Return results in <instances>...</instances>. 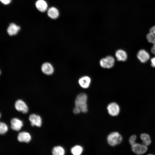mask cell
Listing matches in <instances>:
<instances>
[{
  "mask_svg": "<svg viewBox=\"0 0 155 155\" xmlns=\"http://www.w3.org/2000/svg\"><path fill=\"white\" fill-rule=\"evenodd\" d=\"M87 96L84 93H81L79 94L76 97L75 104V106L79 108L81 112L85 113L88 111Z\"/></svg>",
  "mask_w": 155,
  "mask_h": 155,
  "instance_id": "6da1fadb",
  "label": "cell"
},
{
  "mask_svg": "<svg viewBox=\"0 0 155 155\" xmlns=\"http://www.w3.org/2000/svg\"><path fill=\"white\" fill-rule=\"evenodd\" d=\"M121 135L117 132L110 133L108 136L107 140L108 144L112 146H115L120 144L122 142Z\"/></svg>",
  "mask_w": 155,
  "mask_h": 155,
  "instance_id": "7a4b0ae2",
  "label": "cell"
},
{
  "mask_svg": "<svg viewBox=\"0 0 155 155\" xmlns=\"http://www.w3.org/2000/svg\"><path fill=\"white\" fill-rule=\"evenodd\" d=\"M115 62V60L113 57L108 56L101 59L100 61V64L102 68H110L113 66Z\"/></svg>",
  "mask_w": 155,
  "mask_h": 155,
  "instance_id": "3957f363",
  "label": "cell"
},
{
  "mask_svg": "<svg viewBox=\"0 0 155 155\" xmlns=\"http://www.w3.org/2000/svg\"><path fill=\"white\" fill-rule=\"evenodd\" d=\"M107 109L109 114L113 116L117 115L120 110L119 105L115 102L110 103L107 106Z\"/></svg>",
  "mask_w": 155,
  "mask_h": 155,
  "instance_id": "277c9868",
  "label": "cell"
},
{
  "mask_svg": "<svg viewBox=\"0 0 155 155\" xmlns=\"http://www.w3.org/2000/svg\"><path fill=\"white\" fill-rule=\"evenodd\" d=\"M132 151L137 155H140L144 153L147 150V146L138 143H135L131 146Z\"/></svg>",
  "mask_w": 155,
  "mask_h": 155,
  "instance_id": "5b68a950",
  "label": "cell"
},
{
  "mask_svg": "<svg viewBox=\"0 0 155 155\" xmlns=\"http://www.w3.org/2000/svg\"><path fill=\"white\" fill-rule=\"evenodd\" d=\"M17 139L20 142L28 143L31 140V136L30 134L27 132H21L18 134Z\"/></svg>",
  "mask_w": 155,
  "mask_h": 155,
  "instance_id": "8992f818",
  "label": "cell"
},
{
  "mask_svg": "<svg viewBox=\"0 0 155 155\" xmlns=\"http://www.w3.org/2000/svg\"><path fill=\"white\" fill-rule=\"evenodd\" d=\"M16 109L18 111H21L23 113H27L28 110V107L24 101L21 100H17L15 104Z\"/></svg>",
  "mask_w": 155,
  "mask_h": 155,
  "instance_id": "52a82bcc",
  "label": "cell"
},
{
  "mask_svg": "<svg viewBox=\"0 0 155 155\" xmlns=\"http://www.w3.org/2000/svg\"><path fill=\"white\" fill-rule=\"evenodd\" d=\"M29 120L31 125L40 127L42 124V120L40 117L35 114H32L29 117Z\"/></svg>",
  "mask_w": 155,
  "mask_h": 155,
  "instance_id": "ba28073f",
  "label": "cell"
},
{
  "mask_svg": "<svg viewBox=\"0 0 155 155\" xmlns=\"http://www.w3.org/2000/svg\"><path fill=\"white\" fill-rule=\"evenodd\" d=\"M41 70L44 73L48 75L52 74L54 71L53 67L51 63L48 62H45L42 64Z\"/></svg>",
  "mask_w": 155,
  "mask_h": 155,
  "instance_id": "9c48e42d",
  "label": "cell"
},
{
  "mask_svg": "<svg viewBox=\"0 0 155 155\" xmlns=\"http://www.w3.org/2000/svg\"><path fill=\"white\" fill-rule=\"evenodd\" d=\"M11 127L13 130L18 131L23 125L22 121L17 118H14L11 121Z\"/></svg>",
  "mask_w": 155,
  "mask_h": 155,
  "instance_id": "30bf717a",
  "label": "cell"
},
{
  "mask_svg": "<svg viewBox=\"0 0 155 155\" xmlns=\"http://www.w3.org/2000/svg\"><path fill=\"white\" fill-rule=\"evenodd\" d=\"M90 78L87 76H84L80 78L78 80V83L80 86L84 88H87L90 86L91 83Z\"/></svg>",
  "mask_w": 155,
  "mask_h": 155,
  "instance_id": "8fae6325",
  "label": "cell"
},
{
  "mask_svg": "<svg viewBox=\"0 0 155 155\" xmlns=\"http://www.w3.org/2000/svg\"><path fill=\"white\" fill-rule=\"evenodd\" d=\"M137 56L141 62L143 63L146 62L150 58V55L148 52L143 49L139 51Z\"/></svg>",
  "mask_w": 155,
  "mask_h": 155,
  "instance_id": "7c38bea8",
  "label": "cell"
},
{
  "mask_svg": "<svg viewBox=\"0 0 155 155\" xmlns=\"http://www.w3.org/2000/svg\"><path fill=\"white\" fill-rule=\"evenodd\" d=\"M20 29V27L14 23H11L8 27L7 32L10 36L16 34Z\"/></svg>",
  "mask_w": 155,
  "mask_h": 155,
  "instance_id": "4fadbf2b",
  "label": "cell"
},
{
  "mask_svg": "<svg viewBox=\"0 0 155 155\" xmlns=\"http://www.w3.org/2000/svg\"><path fill=\"white\" fill-rule=\"evenodd\" d=\"M35 5L37 9L42 12L45 11L48 7L46 2L44 0H38L36 2Z\"/></svg>",
  "mask_w": 155,
  "mask_h": 155,
  "instance_id": "5bb4252c",
  "label": "cell"
},
{
  "mask_svg": "<svg viewBox=\"0 0 155 155\" xmlns=\"http://www.w3.org/2000/svg\"><path fill=\"white\" fill-rule=\"evenodd\" d=\"M115 55L117 60L119 61H125L127 58L126 52L122 49L117 50L115 53Z\"/></svg>",
  "mask_w": 155,
  "mask_h": 155,
  "instance_id": "9a60e30c",
  "label": "cell"
},
{
  "mask_svg": "<svg viewBox=\"0 0 155 155\" xmlns=\"http://www.w3.org/2000/svg\"><path fill=\"white\" fill-rule=\"evenodd\" d=\"M48 16L53 19H56L59 16V11L56 8L52 7L50 8L47 11Z\"/></svg>",
  "mask_w": 155,
  "mask_h": 155,
  "instance_id": "2e32d148",
  "label": "cell"
},
{
  "mask_svg": "<svg viewBox=\"0 0 155 155\" xmlns=\"http://www.w3.org/2000/svg\"><path fill=\"white\" fill-rule=\"evenodd\" d=\"M51 154L52 155H65V150L61 146H55L51 150Z\"/></svg>",
  "mask_w": 155,
  "mask_h": 155,
  "instance_id": "e0dca14e",
  "label": "cell"
},
{
  "mask_svg": "<svg viewBox=\"0 0 155 155\" xmlns=\"http://www.w3.org/2000/svg\"><path fill=\"white\" fill-rule=\"evenodd\" d=\"M147 38L149 42L155 44V25L150 29L149 33L147 35Z\"/></svg>",
  "mask_w": 155,
  "mask_h": 155,
  "instance_id": "ac0fdd59",
  "label": "cell"
},
{
  "mask_svg": "<svg viewBox=\"0 0 155 155\" xmlns=\"http://www.w3.org/2000/svg\"><path fill=\"white\" fill-rule=\"evenodd\" d=\"M140 138L144 145L148 146L150 144L151 142L150 137L148 134L142 133L140 135Z\"/></svg>",
  "mask_w": 155,
  "mask_h": 155,
  "instance_id": "d6986e66",
  "label": "cell"
},
{
  "mask_svg": "<svg viewBox=\"0 0 155 155\" xmlns=\"http://www.w3.org/2000/svg\"><path fill=\"white\" fill-rule=\"evenodd\" d=\"M83 150L82 147L79 145H76L71 148V152L73 155H80Z\"/></svg>",
  "mask_w": 155,
  "mask_h": 155,
  "instance_id": "ffe728a7",
  "label": "cell"
},
{
  "mask_svg": "<svg viewBox=\"0 0 155 155\" xmlns=\"http://www.w3.org/2000/svg\"><path fill=\"white\" fill-rule=\"evenodd\" d=\"M8 128L7 125L3 122L0 123V133L1 135L5 133L8 131Z\"/></svg>",
  "mask_w": 155,
  "mask_h": 155,
  "instance_id": "44dd1931",
  "label": "cell"
},
{
  "mask_svg": "<svg viewBox=\"0 0 155 155\" xmlns=\"http://www.w3.org/2000/svg\"><path fill=\"white\" fill-rule=\"evenodd\" d=\"M136 139V136L135 135L131 136L129 139V142L130 144L132 146L136 143L135 141Z\"/></svg>",
  "mask_w": 155,
  "mask_h": 155,
  "instance_id": "7402d4cb",
  "label": "cell"
},
{
  "mask_svg": "<svg viewBox=\"0 0 155 155\" xmlns=\"http://www.w3.org/2000/svg\"><path fill=\"white\" fill-rule=\"evenodd\" d=\"M81 112L80 109L78 107L75 106L73 110V112L75 114H78Z\"/></svg>",
  "mask_w": 155,
  "mask_h": 155,
  "instance_id": "603a6c76",
  "label": "cell"
},
{
  "mask_svg": "<svg viewBox=\"0 0 155 155\" xmlns=\"http://www.w3.org/2000/svg\"><path fill=\"white\" fill-rule=\"evenodd\" d=\"M1 2L5 5L9 4L11 2V0H0Z\"/></svg>",
  "mask_w": 155,
  "mask_h": 155,
  "instance_id": "cb8c5ba5",
  "label": "cell"
},
{
  "mask_svg": "<svg viewBox=\"0 0 155 155\" xmlns=\"http://www.w3.org/2000/svg\"><path fill=\"white\" fill-rule=\"evenodd\" d=\"M151 62L152 66L155 67V57H154L151 59Z\"/></svg>",
  "mask_w": 155,
  "mask_h": 155,
  "instance_id": "d4e9b609",
  "label": "cell"
},
{
  "mask_svg": "<svg viewBox=\"0 0 155 155\" xmlns=\"http://www.w3.org/2000/svg\"><path fill=\"white\" fill-rule=\"evenodd\" d=\"M151 52L155 55V44H153V46L151 49Z\"/></svg>",
  "mask_w": 155,
  "mask_h": 155,
  "instance_id": "484cf974",
  "label": "cell"
},
{
  "mask_svg": "<svg viewBox=\"0 0 155 155\" xmlns=\"http://www.w3.org/2000/svg\"><path fill=\"white\" fill-rule=\"evenodd\" d=\"M151 155V154H150V155Z\"/></svg>",
  "mask_w": 155,
  "mask_h": 155,
  "instance_id": "4316f807",
  "label": "cell"
}]
</instances>
